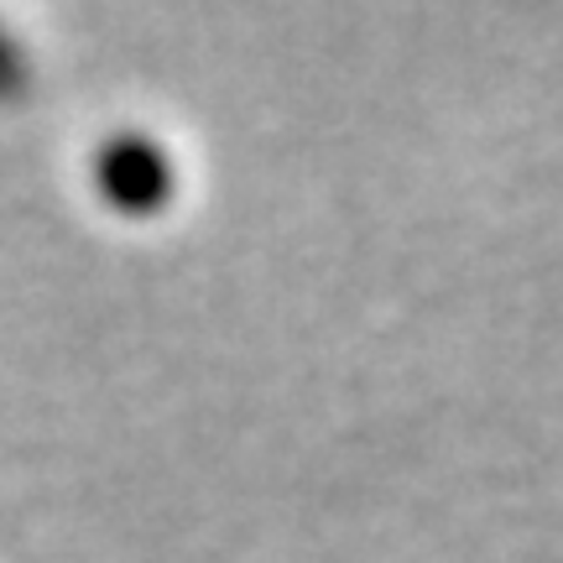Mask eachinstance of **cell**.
Here are the masks:
<instances>
[{"instance_id":"obj_2","label":"cell","mask_w":563,"mask_h":563,"mask_svg":"<svg viewBox=\"0 0 563 563\" xmlns=\"http://www.w3.org/2000/svg\"><path fill=\"white\" fill-rule=\"evenodd\" d=\"M26 95V63L11 47V37L0 32V100H21Z\"/></svg>"},{"instance_id":"obj_1","label":"cell","mask_w":563,"mask_h":563,"mask_svg":"<svg viewBox=\"0 0 563 563\" xmlns=\"http://www.w3.org/2000/svg\"><path fill=\"white\" fill-rule=\"evenodd\" d=\"M95 183H100L104 203L115 214H131V220L157 214L162 203L173 199V188H178L173 157L141 131H121V136L104 141L100 157H95Z\"/></svg>"}]
</instances>
